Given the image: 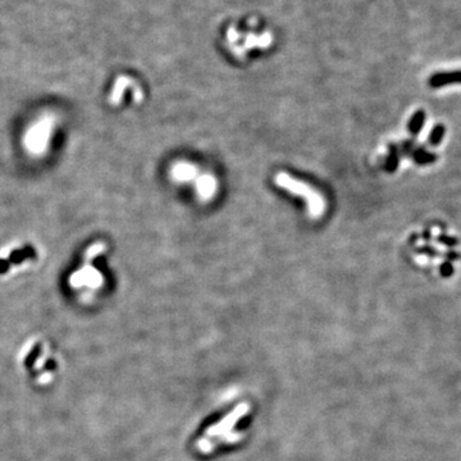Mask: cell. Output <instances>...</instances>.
I'll return each mask as SVG.
<instances>
[{
  "label": "cell",
  "instance_id": "obj_9",
  "mask_svg": "<svg viewBox=\"0 0 461 461\" xmlns=\"http://www.w3.org/2000/svg\"><path fill=\"white\" fill-rule=\"evenodd\" d=\"M40 354H41V345L37 344L36 346L34 347V350H32V351H31L30 354H28L27 359H26V361H25L26 368H30V366L34 365L35 361H36V359L39 358Z\"/></svg>",
  "mask_w": 461,
  "mask_h": 461
},
{
  "label": "cell",
  "instance_id": "obj_10",
  "mask_svg": "<svg viewBox=\"0 0 461 461\" xmlns=\"http://www.w3.org/2000/svg\"><path fill=\"white\" fill-rule=\"evenodd\" d=\"M452 272H453L452 264H451V263L442 264V267H441V274H442V276H443V277H450L451 274H452Z\"/></svg>",
  "mask_w": 461,
  "mask_h": 461
},
{
  "label": "cell",
  "instance_id": "obj_8",
  "mask_svg": "<svg viewBox=\"0 0 461 461\" xmlns=\"http://www.w3.org/2000/svg\"><path fill=\"white\" fill-rule=\"evenodd\" d=\"M386 164L387 171L388 172H394L397 169V165H399V153H397L396 146L392 145L391 148H389V155Z\"/></svg>",
  "mask_w": 461,
  "mask_h": 461
},
{
  "label": "cell",
  "instance_id": "obj_3",
  "mask_svg": "<svg viewBox=\"0 0 461 461\" xmlns=\"http://www.w3.org/2000/svg\"><path fill=\"white\" fill-rule=\"evenodd\" d=\"M196 190L203 200H210L217 192V179L212 174H202L196 179Z\"/></svg>",
  "mask_w": 461,
  "mask_h": 461
},
{
  "label": "cell",
  "instance_id": "obj_1",
  "mask_svg": "<svg viewBox=\"0 0 461 461\" xmlns=\"http://www.w3.org/2000/svg\"><path fill=\"white\" fill-rule=\"evenodd\" d=\"M274 182L278 187L294 193L295 196H300V197L304 199L307 204V212H309L311 218H319L324 213L325 202L323 196L305 182L299 181V179L291 177L290 174L285 173V172L276 174Z\"/></svg>",
  "mask_w": 461,
  "mask_h": 461
},
{
  "label": "cell",
  "instance_id": "obj_7",
  "mask_svg": "<svg viewBox=\"0 0 461 461\" xmlns=\"http://www.w3.org/2000/svg\"><path fill=\"white\" fill-rule=\"evenodd\" d=\"M444 131H446V129H444V126H442V124H437V126L432 129V132H430L429 143L432 144L433 146L438 145V144L442 141V139H443Z\"/></svg>",
  "mask_w": 461,
  "mask_h": 461
},
{
  "label": "cell",
  "instance_id": "obj_2",
  "mask_svg": "<svg viewBox=\"0 0 461 461\" xmlns=\"http://www.w3.org/2000/svg\"><path fill=\"white\" fill-rule=\"evenodd\" d=\"M172 178L177 182H190L197 179L199 169L196 165L187 162H179L171 169Z\"/></svg>",
  "mask_w": 461,
  "mask_h": 461
},
{
  "label": "cell",
  "instance_id": "obj_5",
  "mask_svg": "<svg viewBox=\"0 0 461 461\" xmlns=\"http://www.w3.org/2000/svg\"><path fill=\"white\" fill-rule=\"evenodd\" d=\"M410 155L413 157L414 162L418 164H427V163H432L437 159L433 153H429L423 148H414L413 145H410Z\"/></svg>",
  "mask_w": 461,
  "mask_h": 461
},
{
  "label": "cell",
  "instance_id": "obj_11",
  "mask_svg": "<svg viewBox=\"0 0 461 461\" xmlns=\"http://www.w3.org/2000/svg\"><path fill=\"white\" fill-rule=\"evenodd\" d=\"M438 240L447 246H455L456 243H457V240H456V238H452L451 236H441Z\"/></svg>",
  "mask_w": 461,
  "mask_h": 461
},
{
  "label": "cell",
  "instance_id": "obj_6",
  "mask_svg": "<svg viewBox=\"0 0 461 461\" xmlns=\"http://www.w3.org/2000/svg\"><path fill=\"white\" fill-rule=\"evenodd\" d=\"M424 120H425V113L424 110H418L415 114L413 115V118L409 122V131L411 132L413 135H417L420 129L423 128L424 126Z\"/></svg>",
  "mask_w": 461,
  "mask_h": 461
},
{
  "label": "cell",
  "instance_id": "obj_4",
  "mask_svg": "<svg viewBox=\"0 0 461 461\" xmlns=\"http://www.w3.org/2000/svg\"><path fill=\"white\" fill-rule=\"evenodd\" d=\"M450 84H461V71L448 73H436L429 79V86L442 87Z\"/></svg>",
  "mask_w": 461,
  "mask_h": 461
}]
</instances>
